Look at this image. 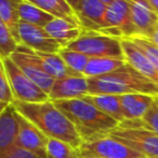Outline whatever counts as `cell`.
Instances as JSON below:
<instances>
[{
  "label": "cell",
  "instance_id": "6da1fadb",
  "mask_svg": "<svg viewBox=\"0 0 158 158\" xmlns=\"http://www.w3.org/2000/svg\"><path fill=\"white\" fill-rule=\"evenodd\" d=\"M12 106L50 139L66 142L77 150L83 144V140L72 122L51 100L39 103H26L14 100Z\"/></svg>",
  "mask_w": 158,
  "mask_h": 158
},
{
  "label": "cell",
  "instance_id": "7a4b0ae2",
  "mask_svg": "<svg viewBox=\"0 0 158 158\" xmlns=\"http://www.w3.org/2000/svg\"><path fill=\"white\" fill-rule=\"evenodd\" d=\"M53 102L72 122L83 143L106 137L118 126L115 119L102 113L83 98Z\"/></svg>",
  "mask_w": 158,
  "mask_h": 158
},
{
  "label": "cell",
  "instance_id": "3957f363",
  "mask_svg": "<svg viewBox=\"0 0 158 158\" xmlns=\"http://www.w3.org/2000/svg\"><path fill=\"white\" fill-rule=\"evenodd\" d=\"M87 81L88 95L143 94L158 98V86L128 63L114 72L97 77H89Z\"/></svg>",
  "mask_w": 158,
  "mask_h": 158
},
{
  "label": "cell",
  "instance_id": "277c9868",
  "mask_svg": "<svg viewBox=\"0 0 158 158\" xmlns=\"http://www.w3.org/2000/svg\"><path fill=\"white\" fill-rule=\"evenodd\" d=\"M67 48L83 53L90 58L112 57L125 59L122 39L97 31H84L79 39L68 44Z\"/></svg>",
  "mask_w": 158,
  "mask_h": 158
},
{
  "label": "cell",
  "instance_id": "5b68a950",
  "mask_svg": "<svg viewBox=\"0 0 158 158\" xmlns=\"http://www.w3.org/2000/svg\"><path fill=\"white\" fill-rule=\"evenodd\" d=\"M3 64L15 101L39 103L50 100L48 95L33 83L10 57L3 59Z\"/></svg>",
  "mask_w": 158,
  "mask_h": 158
},
{
  "label": "cell",
  "instance_id": "8992f818",
  "mask_svg": "<svg viewBox=\"0 0 158 158\" xmlns=\"http://www.w3.org/2000/svg\"><path fill=\"white\" fill-rule=\"evenodd\" d=\"M101 33L118 39H130L138 35L128 0H115L108 6L106 28Z\"/></svg>",
  "mask_w": 158,
  "mask_h": 158
},
{
  "label": "cell",
  "instance_id": "52a82bcc",
  "mask_svg": "<svg viewBox=\"0 0 158 158\" xmlns=\"http://www.w3.org/2000/svg\"><path fill=\"white\" fill-rule=\"evenodd\" d=\"M109 135L139 152L146 158L158 157V135L143 128H122L117 126Z\"/></svg>",
  "mask_w": 158,
  "mask_h": 158
},
{
  "label": "cell",
  "instance_id": "ba28073f",
  "mask_svg": "<svg viewBox=\"0 0 158 158\" xmlns=\"http://www.w3.org/2000/svg\"><path fill=\"white\" fill-rule=\"evenodd\" d=\"M81 157L93 158H146L139 152L119 142L118 140L106 135L89 142H84L80 148Z\"/></svg>",
  "mask_w": 158,
  "mask_h": 158
},
{
  "label": "cell",
  "instance_id": "9c48e42d",
  "mask_svg": "<svg viewBox=\"0 0 158 158\" xmlns=\"http://www.w3.org/2000/svg\"><path fill=\"white\" fill-rule=\"evenodd\" d=\"M10 58L33 83L37 84L48 95L50 94L54 85L55 79H53L44 71L41 60L32 50L24 45H19Z\"/></svg>",
  "mask_w": 158,
  "mask_h": 158
},
{
  "label": "cell",
  "instance_id": "30bf717a",
  "mask_svg": "<svg viewBox=\"0 0 158 158\" xmlns=\"http://www.w3.org/2000/svg\"><path fill=\"white\" fill-rule=\"evenodd\" d=\"M19 35L21 45L26 46L35 52L59 53V51L64 48L59 42L48 35L44 27L19 22Z\"/></svg>",
  "mask_w": 158,
  "mask_h": 158
},
{
  "label": "cell",
  "instance_id": "8fae6325",
  "mask_svg": "<svg viewBox=\"0 0 158 158\" xmlns=\"http://www.w3.org/2000/svg\"><path fill=\"white\" fill-rule=\"evenodd\" d=\"M15 117L19 124L17 144L23 148L37 154L41 158H46V145L48 138L35 124L15 110Z\"/></svg>",
  "mask_w": 158,
  "mask_h": 158
},
{
  "label": "cell",
  "instance_id": "7c38bea8",
  "mask_svg": "<svg viewBox=\"0 0 158 158\" xmlns=\"http://www.w3.org/2000/svg\"><path fill=\"white\" fill-rule=\"evenodd\" d=\"M106 10L108 6L100 0H82L75 14L85 31L101 32L106 28Z\"/></svg>",
  "mask_w": 158,
  "mask_h": 158
},
{
  "label": "cell",
  "instance_id": "4fadbf2b",
  "mask_svg": "<svg viewBox=\"0 0 158 158\" xmlns=\"http://www.w3.org/2000/svg\"><path fill=\"white\" fill-rule=\"evenodd\" d=\"M88 81L85 77H68L55 80L51 93L48 94L51 101L56 100L79 99L87 96Z\"/></svg>",
  "mask_w": 158,
  "mask_h": 158
},
{
  "label": "cell",
  "instance_id": "5bb4252c",
  "mask_svg": "<svg viewBox=\"0 0 158 158\" xmlns=\"http://www.w3.org/2000/svg\"><path fill=\"white\" fill-rule=\"evenodd\" d=\"M122 46L127 63L158 86V67L156 64H153L129 39H122Z\"/></svg>",
  "mask_w": 158,
  "mask_h": 158
},
{
  "label": "cell",
  "instance_id": "9a60e30c",
  "mask_svg": "<svg viewBox=\"0 0 158 158\" xmlns=\"http://www.w3.org/2000/svg\"><path fill=\"white\" fill-rule=\"evenodd\" d=\"M131 17L138 35L148 38L158 25V14L150 6L148 2H135L128 0Z\"/></svg>",
  "mask_w": 158,
  "mask_h": 158
},
{
  "label": "cell",
  "instance_id": "2e32d148",
  "mask_svg": "<svg viewBox=\"0 0 158 158\" xmlns=\"http://www.w3.org/2000/svg\"><path fill=\"white\" fill-rule=\"evenodd\" d=\"M19 124L12 103L0 114V157L17 144Z\"/></svg>",
  "mask_w": 158,
  "mask_h": 158
},
{
  "label": "cell",
  "instance_id": "e0dca14e",
  "mask_svg": "<svg viewBox=\"0 0 158 158\" xmlns=\"http://www.w3.org/2000/svg\"><path fill=\"white\" fill-rule=\"evenodd\" d=\"M44 29L64 48H67L68 44L79 39L85 31L81 25L63 19H54L44 27Z\"/></svg>",
  "mask_w": 158,
  "mask_h": 158
},
{
  "label": "cell",
  "instance_id": "ac0fdd59",
  "mask_svg": "<svg viewBox=\"0 0 158 158\" xmlns=\"http://www.w3.org/2000/svg\"><path fill=\"white\" fill-rule=\"evenodd\" d=\"M155 97L143 94H128L119 96L122 110L126 119L142 118L148 109L155 103Z\"/></svg>",
  "mask_w": 158,
  "mask_h": 158
},
{
  "label": "cell",
  "instance_id": "d6986e66",
  "mask_svg": "<svg viewBox=\"0 0 158 158\" xmlns=\"http://www.w3.org/2000/svg\"><path fill=\"white\" fill-rule=\"evenodd\" d=\"M84 100L95 106L99 111L115 119L118 124L125 121L122 110L119 96L116 95H87L83 97Z\"/></svg>",
  "mask_w": 158,
  "mask_h": 158
},
{
  "label": "cell",
  "instance_id": "ffe728a7",
  "mask_svg": "<svg viewBox=\"0 0 158 158\" xmlns=\"http://www.w3.org/2000/svg\"><path fill=\"white\" fill-rule=\"evenodd\" d=\"M35 52V51H33ZM40 58L44 71L55 80L64 79L68 77H82V74L71 70L63 60L58 53H42L35 52ZM84 77V75H83Z\"/></svg>",
  "mask_w": 158,
  "mask_h": 158
},
{
  "label": "cell",
  "instance_id": "44dd1931",
  "mask_svg": "<svg viewBox=\"0 0 158 158\" xmlns=\"http://www.w3.org/2000/svg\"><path fill=\"white\" fill-rule=\"evenodd\" d=\"M26 1L37 6L41 10L54 16L55 19H63L80 25L74 10L69 6L66 0H26Z\"/></svg>",
  "mask_w": 158,
  "mask_h": 158
},
{
  "label": "cell",
  "instance_id": "7402d4cb",
  "mask_svg": "<svg viewBox=\"0 0 158 158\" xmlns=\"http://www.w3.org/2000/svg\"><path fill=\"white\" fill-rule=\"evenodd\" d=\"M126 63L125 59L112 57H94L89 59L83 75L87 79L106 75L118 70L119 68L125 66Z\"/></svg>",
  "mask_w": 158,
  "mask_h": 158
},
{
  "label": "cell",
  "instance_id": "603a6c76",
  "mask_svg": "<svg viewBox=\"0 0 158 158\" xmlns=\"http://www.w3.org/2000/svg\"><path fill=\"white\" fill-rule=\"evenodd\" d=\"M17 11H19V22L39 26V27H45L51 21L55 19L54 16L46 13L45 11L41 10L37 6L26 1V0H21L19 2Z\"/></svg>",
  "mask_w": 158,
  "mask_h": 158
},
{
  "label": "cell",
  "instance_id": "cb8c5ba5",
  "mask_svg": "<svg viewBox=\"0 0 158 158\" xmlns=\"http://www.w3.org/2000/svg\"><path fill=\"white\" fill-rule=\"evenodd\" d=\"M21 0H0V19L6 23V25L11 30L13 37L21 45V40L19 35V2Z\"/></svg>",
  "mask_w": 158,
  "mask_h": 158
},
{
  "label": "cell",
  "instance_id": "d4e9b609",
  "mask_svg": "<svg viewBox=\"0 0 158 158\" xmlns=\"http://www.w3.org/2000/svg\"><path fill=\"white\" fill-rule=\"evenodd\" d=\"M118 127L122 128H143L150 130L158 135V106L155 102L148 112L144 114L142 118L138 119H126L118 124Z\"/></svg>",
  "mask_w": 158,
  "mask_h": 158
},
{
  "label": "cell",
  "instance_id": "484cf974",
  "mask_svg": "<svg viewBox=\"0 0 158 158\" xmlns=\"http://www.w3.org/2000/svg\"><path fill=\"white\" fill-rule=\"evenodd\" d=\"M46 158H81L80 151L66 142L48 138Z\"/></svg>",
  "mask_w": 158,
  "mask_h": 158
},
{
  "label": "cell",
  "instance_id": "4316f807",
  "mask_svg": "<svg viewBox=\"0 0 158 158\" xmlns=\"http://www.w3.org/2000/svg\"><path fill=\"white\" fill-rule=\"evenodd\" d=\"M58 54L60 55L63 60L71 70L83 75L84 70H85L90 57H88L87 55L83 54L81 52H77V51L70 50L68 48H61Z\"/></svg>",
  "mask_w": 158,
  "mask_h": 158
},
{
  "label": "cell",
  "instance_id": "83f0119b",
  "mask_svg": "<svg viewBox=\"0 0 158 158\" xmlns=\"http://www.w3.org/2000/svg\"><path fill=\"white\" fill-rule=\"evenodd\" d=\"M19 43L13 37L11 30L0 19V57L6 59L11 57V55L16 51Z\"/></svg>",
  "mask_w": 158,
  "mask_h": 158
},
{
  "label": "cell",
  "instance_id": "f1b7e54d",
  "mask_svg": "<svg viewBox=\"0 0 158 158\" xmlns=\"http://www.w3.org/2000/svg\"><path fill=\"white\" fill-rule=\"evenodd\" d=\"M130 41H132L135 45L139 48V50L150 59L154 64L158 67V46L154 44L150 39L142 35H135L130 38Z\"/></svg>",
  "mask_w": 158,
  "mask_h": 158
},
{
  "label": "cell",
  "instance_id": "f546056e",
  "mask_svg": "<svg viewBox=\"0 0 158 158\" xmlns=\"http://www.w3.org/2000/svg\"><path fill=\"white\" fill-rule=\"evenodd\" d=\"M0 100L11 104L14 101L12 90L9 83L8 74H6V67L3 64V59L0 57Z\"/></svg>",
  "mask_w": 158,
  "mask_h": 158
},
{
  "label": "cell",
  "instance_id": "4dcf8cb0",
  "mask_svg": "<svg viewBox=\"0 0 158 158\" xmlns=\"http://www.w3.org/2000/svg\"><path fill=\"white\" fill-rule=\"evenodd\" d=\"M0 158H41L37 154L30 152V151L23 148L19 145L13 146L11 150H9L6 153H4Z\"/></svg>",
  "mask_w": 158,
  "mask_h": 158
},
{
  "label": "cell",
  "instance_id": "1f68e13d",
  "mask_svg": "<svg viewBox=\"0 0 158 158\" xmlns=\"http://www.w3.org/2000/svg\"><path fill=\"white\" fill-rule=\"evenodd\" d=\"M148 39H150L151 41L153 42V43L156 44V45L158 46V25H157V27L155 28L154 30H153V32L151 33L150 37H148Z\"/></svg>",
  "mask_w": 158,
  "mask_h": 158
},
{
  "label": "cell",
  "instance_id": "d6a6232c",
  "mask_svg": "<svg viewBox=\"0 0 158 158\" xmlns=\"http://www.w3.org/2000/svg\"><path fill=\"white\" fill-rule=\"evenodd\" d=\"M67 2L69 3V6H71V8L74 10V12H75V10L77 9V6H80V3L82 2V0H66Z\"/></svg>",
  "mask_w": 158,
  "mask_h": 158
},
{
  "label": "cell",
  "instance_id": "836d02e7",
  "mask_svg": "<svg viewBox=\"0 0 158 158\" xmlns=\"http://www.w3.org/2000/svg\"><path fill=\"white\" fill-rule=\"evenodd\" d=\"M148 2L151 8L153 9V11H155L158 14V0H148Z\"/></svg>",
  "mask_w": 158,
  "mask_h": 158
},
{
  "label": "cell",
  "instance_id": "e575fe53",
  "mask_svg": "<svg viewBox=\"0 0 158 158\" xmlns=\"http://www.w3.org/2000/svg\"><path fill=\"white\" fill-rule=\"evenodd\" d=\"M8 106H9V103H6V102L1 101V100H0V114H1V113L3 112L6 108H8Z\"/></svg>",
  "mask_w": 158,
  "mask_h": 158
},
{
  "label": "cell",
  "instance_id": "d590c367",
  "mask_svg": "<svg viewBox=\"0 0 158 158\" xmlns=\"http://www.w3.org/2000/svg\"><path fill=\"white\" fill-rule=\"evenodd\" d=\"M100 1H101L102 3L106 4V6H110V4L112 3L113 1H115V0H100Z\"/></svg>",
  "mask_w": 158,
  "mask_h": 158
},
{
  "label": "cell",
  "instance_id": "8d00e7d4",
  "mask_svg": "<svg viewBox=\"0 0 158 158\" xmlns=\"http://www.w3.org/2000/svg\"><path fill=\"white\" fill-rule=\"evenodd\" d=\"M132 1H135V2H148V0H132Z\"/></svg>",
  "mask_w": 158,
  "mask_h": 158
},
{
  "label": "cell",
  "instance_id": "74e56055",
  "mask_svg": "<svg viewBox=\"0 0 158 158\" xmlns=\"http://www.w3.org/2000/svg\"><path fill=\"white\" fill-rule=\"evenodd\" d=\"M155 102H156V104L158 106V98H156V99H155Z\"/></svg>",
  "mask_w": 158,
  "mask_h": 158
},
{
  "label": "cell",
  "instance_id": "f35d334b",
  "mask_svg": "<svg viewBox=\"0 0 158 158\" xmlns=\"http://www.w3.org/2000/svg\"><path fill=\"white\" fill-rule=\"evenodd\" d=\"M81 158H93V157H81Z\"/></svg>",
  "mask_w": 158,
  "mask_h": 158
},
{
  "label": "cell",
  "instance_id": "ab89813d",
  "mask_svg": "<svg viewBox=\"0 0 158 158\" xmlns=\"http://www.w3.org/2000/svg\"><path fill=\"white\" fill-rule=\"evenodd\" d=\"M153 158H158V157H153Z\"/></svg>",
  "mask_w": 158,
  "mask_h": 158
}]
</instances>
